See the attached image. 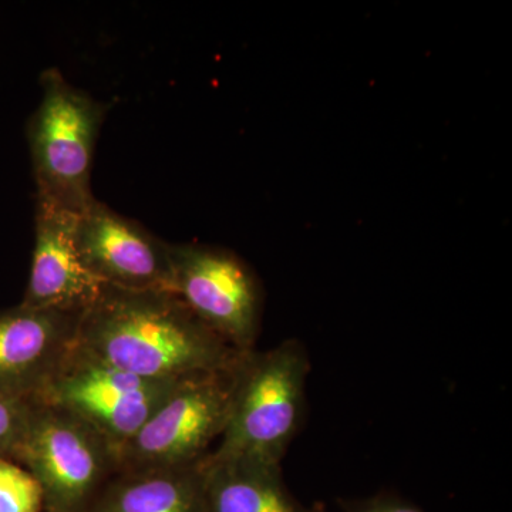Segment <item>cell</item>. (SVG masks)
<instances>
[{
	"instance_id": "cell-1",
	"label": "cell",
	"mask_w": 512,
	"mask_h": 512,
	"mask_svg": "<svg viewBox=\"0 0 512 512\" xmlns=\"http://www.w3.org/2000/svg\"><path fill=\"white\" fill-rule=\"evenodd\" d=\"M76 342L104 362L147 379L229 369L242 355L174 293L106 285L82 313Z\"/></svg>"
},
{
	"instance_id": "cell-2",
	"label": "cell",
	"mask_w": 512,
	"mask_h": 512,
	"mask_svg": "<svg viewBox=\"0 0 512 512\" xmlns=\"http://www.w3.org/2000/svg\"><path fill=\"white\" fill-rule=\"evenodd\" d=\"M309 370L308 350L298 339L242 353L227 427L211 456L281 466L301 430Z\"/></svg>"
},
{
	"instance_id": "cell-3",
	"label": "cell",
	"mask_w": 512,
	"mask_h": 512,
	"mask_svg": "<svg viewBox=\"0 0 512 512\" xmlns=\"http://www.w3.org/2000/svg\"><path fill=\"white\" fill-rule=\"evenodd\" d=\"M40 86L42 100L28 128L36 198L80 215L96 201L90 178L107 109L60 70L43 72Z\"/></svg>"
},
{
	"instance_id": "cell-4",
	"label": "cell",
	"mask_w": 512,
	"mask_h": 512,
	"mask_svg": "<svg viewBox=\"0 0 512 512\" xmlns=\"http://www.w3.org/2000/svg\"><path fill=\"white\" fill-rule=\"evenodd\" d=\"M10 460L36 478L46 512H86L120 471L119 451L106 437L76 414L40 402Z\"/></svg>"
},
{
	"instance_id": "cell-5",
	"label": "cell",
	"mask_w": 512,
	"mask_h": 512,
	"mask_svg": "<svg viewBox=\"0 0 512 512\" xmlns=\"http://www.w3.org/2000/svg\"><path fill=\"white\" fill-rule=\"evenodd\" d=\"M185 379V377H184ZM183 379H147L104 362L74 343L33 402L49 403L89 423L119 451Z\"/></svg>"
},
{
	"instance_id": "cell-6",
	"label": "cell",
	"mask_w": 512,
	"mask_h": 512,
	"mask_svg": "<svg viewBox=\"0 0 512 512\" xmlns=\"http://www.w3.org/2000/svg\"><path fill=\"white\" fill-rule=\"evenodd\" d=\"M237 363L181 380L121 448L120 471L191 466L204 460L227 427Z\"/></svg>"
},
{
	"instance_id": "cell-7",
	"label": "cell",
	"mask_w": 512,
	"mask_h": 512,
	"mask_svg": "<svg viewBox=\"0 0 512 512\" xmlns=\"http://www.w3.org/2000/svg\"><path fill=\"white\" fill-rule=\"evenodd\" d=\"M171 293L238 352L256 349L264 293L235 252L202 244H170Z\"/></svg>"
},
{
	"instance_id": "cell-8",
	"label": "cell",
	"mask_w": 512,
	"mask_h": 512,
	"mask_svg": "<svg viewBox=\"0 0 512 512\" xmlns=\"http://www.w3.org/2000/svg\"><path fill=\"white\" fill-rule=\"evenodd\" d=\"M76 244L84 265L101 284L171 292L170 244L109 205L96 200L79 215Z\"/></svg>"
},
{
	"instance_id": "cell-9",
	"label": "cell",
	"mask_w": 512,
	"mask_h": 512,
	"mask_svg": "<svg viewBox=\"0 0 512 512\" xmlns=\"http://www.w3.org/2000/svg\"><path fill=\"white\" fill-rule=\"evenodd\" d=\"M80 318L23 303L0 311V393L35 400L76 343Z\"/></svg>"
},
{
	"instance_id": "cell-10",
	"label": "cell",
	"mask_w": 512,
	"mask_h": 512,
	"mask_svg": "<svg viewBox=\"0 0 512 512\" xmlns=\"http://www.w3.org/2000/svg\"><path fill=\"white\" fill-rule=\"evenodd\" d=\"M79 215L36 198L35 248L23 305L83 313L103 291L76 244Z\"/></svg>"
},
{
	"instance_id": "cell-11",
	"label": "cell",
	"mask_w": 512,
	"mask_h": 512,
	"mask_svg": "<svg viewBox=\"0 0 512 512\" xmlns=\"http://www.w3.org/2000/svg\"><path fill=\"white\" fill-rule=\"evenodd\" d=\"M205 458L191 466L119 471L86 512H205Z\"/></svg>"
},
{
	"instance_id": "cell-12",
	"label": "cell",
	"mask_w": 512,
	"mask_h": 512,
	"mask_svg": "<svg viewBox=\"0 0 512 512\" xmlns=\"http://www.w3.org/2000/svg\"><path fill=\"white\" fill-rule=\"evenodd\" d=\"M204 484L205 512H311L286 487L279 464L208 454Z\"/></svg>"
},
{
	"instance_id": "cell-13",
	"label": "cell",
	"mask_w": 512,
	"mask_h": 512,
	"mask_svg": "<svg viewBox=\"0 0 512 512\" xmlns=\"http://www.w3.org/2000/svg\"><path fill=\"white\" fill-rule=\"evenodd\" d=\"M43 510L45 498L36 478L10 458H0V512Z\"/></svg>"
},
{
	"instance_id": "cell-14",
	"label": "cell",
	"mask_w": 512,
	"mask_h": 512,
	"mask_svg": "<svg viewBox=\"0 0 512 512\" xmlns=\"http://www.w3.org/2000/svg\"><path fill=\"white\" fill-rule=\"evenodd\" d=\"M35 402L0 393V458L12 457L26 427Z\"/></svg>"
},
{
	"instance_id": "cell-15",
	"label": "cell",
	"mask_w": 512,
	"mask_h": 512,
	"mask_svg": "<svg viewBox=\"0 0 512 512\" xmlns=\"http://www.w3.org/2000/svg\"><path fill=\"white\" fill-rule=\"evenodd\" d=\"M343 512H423L399 495L379 493L372 497L340 501Z\"/></svg>"
},
{
	"instance_id": "cell-16",
	"label": "cell",
	"mask_w": 512,
	"mask_h": 512,
	"mask_svg": "<svg viewBox=\"0 0 512 512\" xmlns=\"http://www.w3.org/2000/svg\"><path fill=\"white\" fill-rule=\"evenodd\" d=\"M311 512H326L325 508L322 507V505H313L311 507Z\"/></svg>"
}]
</instances>
